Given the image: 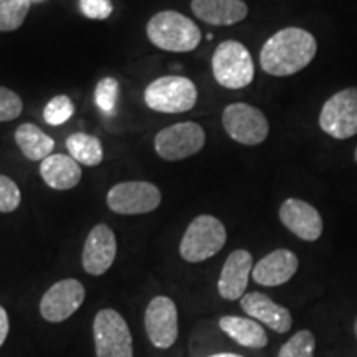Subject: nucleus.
Returning <instances> with one entry per match:
<instances>
[{
	"label": "nucleus",
	"instance_id": "obj_6",
	"mask_svg": "<svg viewBox=\"0 0 357 357\" xmlns=\"http://www.w3.org/2000/svg\"><path fill=\"white\" fill-rule=\"evenodd\" d=\"M225 132L243 146H258L270 134L266 116L248 102H231L222 113Z\"/></svg>",
	"mask_w": 357,
	"mask_h": 357
},
{
	"label": "nucleus",
	"instance_id": "obj_19",
	"mask_svg": "<svg viewBox=\"0 0 357 357\" xmlns=\"http://www.w3.org/2000/svg\"><path fill=\"white\" fill-rule=\"evenodd\" d=\"M40 176L52 189L70 190L82 181V167L68 154H52L40 164Z\"/></svg>",
	"mask_w": 357,
	"mask_h": 357
},
{
	"label": "nucleus",
	"instance_id": "obj_20",
	"mask_svg": "<svg viewBox=\"0 0 357 357\" xmlns=\"http://www.w3.org/2000/svg\"><path fill=\"white\" fill-rule=\"evenodd\" d=\"M218 326L225 334L238 342L240 346L250 349H263L268 344L265 329L255 319L240 318V316H223L218 321Z\"/></svg>",
	"mask_w": 357,
	"mask_h": 357
},
{
	"label": "nucleus",
	"instance_id": "obj_28",
	"mask_svg": "<svg viewBox=\"0 0 357 357\" xmlns=\"http://www.w3.org/2000/svg\"><path fill=\"white\" fill-rule=\"evenodd\" d=\"M22 194L19 185L10 177L0 176V212L10 213L19 208Z\"/></svg>",
	"mask_w": 357,
	"mask_h": 357
},
{
	"label": "nucleus",
	"instance_id": "obj_34",
	"mask_svg": "<svg viewBox=\"0 0 357 357\" xmlns=\"http://www.w3.org/2000/svg\"><path fill=\"white\" fill-rule=\"evenodd\" d=\"M30 2H32V3H33V2L38 3V2H43V0H30Z\"/></svg>",
	"mask_w": 357,
	"mask_h": 357
},
{
	"label": "nucleus",
	"instance_id": "obj_18",
	"mask_svg": "<svg viewBox=\"0 0 357 357\" xmlns=\"http://www.w3.org/2000/svg\"><path fill=\"white\" fill-rule=\"evenodd\" d=\"M190 8L199 20L215 26L235 25L248 15L243 0H192Z\"/></svg>",
	"mask_w": 357,
	"mask_h": 357
},
{
	"label": "nucleus",
	"instance_id": "obj_27",
	"mask_svg": "<svg viewBox=\"0 0 357 357\" xmlns=\"http://www.w3.org/2000/svg\"><path fill=\"white\" fill-rule=\"evenodd\" d=\"M24 109L22 98L15 91L0 86V123H8L17 119Z\"/></svg>",
	"mask_w": 357,
	"mask_h": 357
},
{
	"label": "nucleus",
	"instance_id": "obj_8",
	"mask_svg": "<svg viewBox=\"0 0 357 357\" xmlns=\"http://www.w3.org/2000/svg\"><path fill=\"white\" fill-rule=\"evenodd\" d=\"M96 357H134L128 323L114 310H101L93 321Z\"/></svg>",
	"mask_w": 357,
	"mask_h": 357
},
{
	"label": "nucleus",
	"instance_id": "obj_24",
	"mask_svg": "<svg viewBox=\"0 0 357 357\" xmlns=\"http://www.w3.org/2000/svg\"><path fill=\"white\" fill-rule=\"evenodd\" d=\"M316 339L307 329H301L281 346L278 357H314Z\"/></svg>",
	"mask_w": 357,
	"mask_h": 357
},
{
	"label": "nucleus",
	"instance_id": "obj_22",
	"mask_svg": "<svg viewBox=\"0 0 357 357\" xmlns=\"http://www.w3.org/2000/svg\"><path fill=\"white\" fill-rule=\"evenodd\" d=\"M66 149L68 154L77 160L78 164L88 167H96L102 162L105 153H102L101 141L96 136L86 132H75L66 139Z\"/></svg>",
	"mask_w": 357,
	"mask_h": 357
},
{
	"label": "nucleus",
	"instance_id": "obj_32",
	"mask_svg": "<svg viewBox=\"0 0 357 357\" xmlns=\"http://www.w3.org/2000/svg\"><path fill=\"white\" fill-rule=\"evenodd\" d=\"M354 334H356V339H357V318H356V323H354Z\"/></svg>",
	"mask_w": 357,
	"mask_h": 357
},
{
	"label": "nucleus",
	"instance_id": "obj_5",
	"mask_svg": "<svg viewBox=\"0 0 357 357\" xmlns=\"http://www.w3.org/2000/svg\"><path fill=\"white\" fill-rule=\"evenodd\" d=\"M147 108L155 113L178 114L190 111L197 102V88L192 79L167 75L154 79L144 91Z\"/></svg>",
	"mask_w": 357,
	"mask_h": 357
},
{
	"label": "nucleus",
	"instance_id": "obj_21",
	"mask_svg": "<svg viewBox=\"0 0 357 357\" xmlns=\"http://www.w3.org/2000/svg\"><path fill=\"white\" fill-rule=\"evenodd\" d=\"M15 142L20 147L22 154L33 162L47 159L55 149V141L32 123H25L17 128Z\"/></svg>",
	"mask_w": 357,
	"mask_h": 357
},
{
	"label": "nucleus",
	"instance_id": "obj_1",
	"mask_svg": "<svg viewBox=\"0 0 357 357\" xmlns=\"http://www.w3.org/2000/svg\"><path fill=\"white\" fill-rule=\"evenodd\" d=\"M318 53L314 35L300 26H287L261 47L260 65L271 77H291L305 70Z\"/></svg>",
	"mask_w": 357,
	"mask_h": 357
},
{
	"label": "nucleus",
	"instance_id": "obj_2",
	"mask_svg": "<svg viewBox=\"0 0 357 357\" xmlns=\"http://www.w3.org/2000/svg\"><path fill=\"white\" fill-rule=\"evenodd\" d=\"M146 33L154 47L164 52L187 53L195 50L202 40L199 25L176 10H162L147 22Z\"/></svg>",
	"mask_w": 357,
	"mask_h": 357
},
{
	"label": "nucleus",
	"instance_id": "obj_33",
	"mask_svg": "<svg viewBox=\"0 0 357 357\" xmlns=\"http://www.w3.org/2000/svg\"><path fill=\"white\" fill-rule=\"evenodd\" d=\"M354 160H356V162H357V147H356V149H354Z\"/></svg>",
	"mask_w": 357,
	"mask_h": 357
},
{
	"label": "nucleus",
	"instance_id": "obj_14",
	"mask_svg": "<svg viewBox=\"0 0 357 357\" xmlns=\"http://www.w3.org/2000/svg\"><path fill=\"white\" fill-rule=\"evenodd\" d=\"M280 220L305 242H316L323 235V218L311 204L301 199H287L280 207Z\"/></svg>",
	"mask_w": 357,
	"mask_h": 357
},
{
	"label": "nucleus",
	"instance_id": "obj_10",
	"mask_svg": "<svg viewBox=\"0 0 357 357\" xmlns=\"http://www.w3.org/2000/svg\"><path fill=\"white\" fill-rule=\"evenodd\" d=\"M162 195L151 182L129 181L111 187L106 197L109 211L119 215H142L155 211L160 205Z\"/></svg>",
	"mask_w": 357,
	"mask_h": 357
},
{
	"label": "nucleus",
	"instance_id": "obj_17",
	"mask_svg": "<svg viewBox=\"0 0 357 357\" xmlns=\"http://www.w3.org/2000/svg\"><path fill=\"white\" fill-rule=\"evenodd\" d=\"M300 266V260L291 250L278 248L268 253L253 266L252 276L261 287H280L288 283Z\"/></svg>",
	"mask_w": 357,
	"mask_h": 357
},
{
	"label": "nucleus",
	"instance_id": "obj_29",
	"mask_svg": "<svg viewBox=\"0 0 357 357\" xmlns=\"http://www.w3.org/2000/svg\"><path fill=\"white\" fill-rule=\"evenodd\" d=\"M79 10L91 20H106L113 13L111 0H79Z\"/></svg>",
	"mask_w": 357,
	"mask_h": 357
},
{
	"label": "nucleus",
	"instance_id": "obj_12",
	"mask_svg": "<svg viewBox=\"0 0 357 357\" xmlns=\"http://www.w3.org/2000/svg\"><path fill=\"white\" fill-rule=\"evenodd\" d=\"M144 324L149 341L159 349H169L178 336L176 303L167 296H155L147 305Z\"/></svg>",
	"mask_w": 357,
	"mask_h": 357
},
{
	"label": "nucleus",
	"instance_id": "obj_25",
	"mask_svg": "<svg viewBox=\"0 0 357 357\" xmlns=\"http://www.w3.org/2000/svg\"><path fill=\"white\" fill-rule=\"evenodd\" d=\"M75 114V105L68 96L58 95L47 102L43 109L45 123L50 126H61Z\"/></svg>",
	"mask_w": 357,
	"mask_h": 357
},
{
	"label": "nucleus",
	"instance_id": "obj_13",
	"mask_svg": "<svg viewBox=\"0 0 357 357\" xmlns=\"http://www.w3.org/2000/svg\"><path fill=\"white\" fill-rule=\"evenodd\" d=\"M118 245L114 231L106 223H98L89 231L83 247V268L88 275L101 276L114 263Z\"/></svg>",
	"mask_w": 357,
	"mask_h": 357
},
{
	"label": "nucleus",
	"instance_id": "obj_11",
	"mask_svg": "<svg viewBox=\"0 0 357 357\" xmlns=\"http://www.w3.org/2000/svg\"><path fill=\"white\" fill-rule=\"evenodd\" d=\"M84 296L86 291L78 280L66 278L58 281L43 294L40 301V314L48 323H61L79 310Z\"/></svg>",
	"mask_w": 357,
	"mask_h": 357
},
{
	"label": "nucleus",
	"instance_id": "obj_23",
	"mask_svg": "<svg viewBox=\"0 0 357 357\" xmlns=\"http://www.w3.org/2000/svg\"><path fill=\"white\" fill-rule=\"evenodd\" d=\"M30 6V0H0V32L20 29L29 15Z\"/></svg>",
	"mask_w": 357,
	"mask_h": 357
},
{
	"label": "nucleus",
	"instance_id": "obj_16",
	"mask_svg": "<svg viewBox=\"0 0 357 357\" xmlns=\"http://www.w3.org/2000/svg\"><path fill=\"white\" fill-rule=\"evenodd\" d=\"M240 306H242V310L247 312L250 318L260 321V323L268 326L270 329H273L275 333L284 334L291 329V312L287 307L275 303L266 294L260 291L245 293L242 300H240Z\"/></svg>",
	"mask_w": 357,
	"mask_h": 357
},
{
	"label": "nucleus",
	"instance_id": "obj_26",
	"mask_svg": "<svg viewBox=\"0 0 357 357\" xmlns=\"http://www.w3.org/2000/svg\"><path fill=\"white\" fill-rule=\"evenodd\" d=\"M118 93L119 83L118 79H114L113 77L102 78L101 82L96 84L95 101L101 113H105L106 116L114 114L116 102H118Z\"/></svg>",
	"mask_w": 357,
	"mask_h": 357
},
{
	"label": "nucleus",
	"instance_id": "obj_15",
	"mask_svg": "<svg viewBox=\"0 0 357 357\" xmlns=\"http://www.w3.org/2000/svg\"><path fill=\"white\" fill-rule=\"evenodd\" d=\"M253 257L247 250L231 252L220 271L218 278V294L227 301L242 300L247 291L250 275L253 271Z\"/></svg>",
	"mask_w": 357,
	"mask_h": 357
},
{
	"label": "nucleus",
	"instance_id": "obj_9",
	"mask_svg": "<svg viewBox=\"0 0 357 357\" xmlns=\"http://www.w3.org/2000/svg\"><path fill=\"white\" fill-rule=\"evenodd\" d=\"M205 146V131L197 123H177L160 129L154 137V149L164 160L192 158Z\"/></svg>",
	"mask_w": 357,
	"mask_h": 357
},
{
	"label": "nucleus",
	"instance_id": "obj_3",
	"mask_svg": "<svg viewBox=\"0 0 357 357\" xmlns=\"http://www.w3.org/2000/svg\"><path fill=\"white\" fill-rule=\"evenodd\" d=\"M215 82L227 89H242L255 78V63L248 48L236 40H225L212 55Z\"/></svg>",
	"mask_w": 357,
	"mask_h": 357
},
{
	"label": "nucleus",
	"instance_id": "obj_31",
	"mask_svg": "<svg viewBox=\"0 0 357 357\" xmlns=\"http://www.w3.org/2000/svg\"><path fill=\"white\" fill-rule=\"evenodd\" d=\"M211 357H243V356H238V354H231V352H223V354H213Z\"/></svg>",
	"mask_w": 357,
	"mask_h": 357
},
{
	"label": "nucleus",
	"instance_id": "obj_30",
	"mask_svg": "<svg viewBox=\"0 0 357 357\" xmlns=\"http://www.w3.org/2000/svg\"><path fill=\"white\" fill-rule=\"evenodd\" d=\"M8 328H10V323H8V314L6 307L0 306V347L3 346L6 339L8 336Z\"/></svg>",
	"mask_w": 357,
	"mask_h": 357
},
{
	"label": "nucleus",
	"instance_id": "obj_7",
	"mask_svg": "<svg viewBox=\"0 0 357 357\" xmlns=\"http://www.w3.org/2000/svg\"><path fill=\"white\" fill-rule=\"evenodd\" d=\"M319 128L334 139L344 141L357 134V86L334 93L319 113Z\"/></svg>",
	"mask_w": 357,
	"mask_h": 357
},
{
	"label": "nucleus",
	"instance_id": "obj_4",
	"mask_svg": "<svg viewBox=\"0 0 357 357\" xmlns=\"http://www.w3.org/2000/svg\"><path fill=\"white\" fill-rule=\"evenodd\" d=\"M227 243L225 225L212 215H199L189 223L181 240L178 253L189 263H200L215 257Z\"/></svg>",
	"mask_w": 357,
	"mask_h": 357
}]
</instances>
